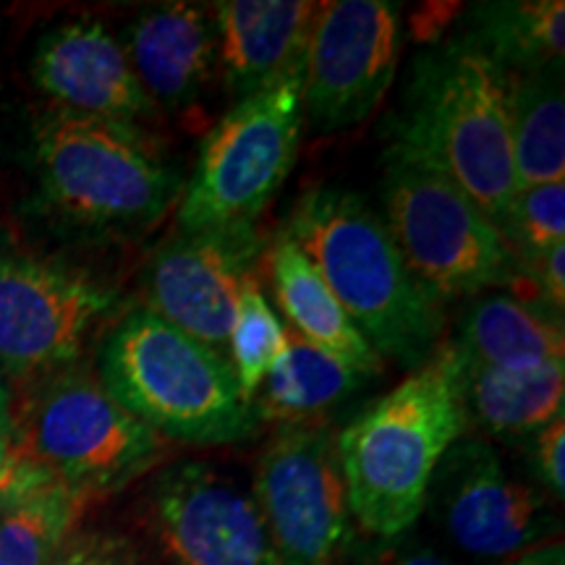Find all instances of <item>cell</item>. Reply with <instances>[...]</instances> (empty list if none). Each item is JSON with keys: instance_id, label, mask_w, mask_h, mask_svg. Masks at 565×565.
<instances>
[{"instance_id": "5bb4252c", "label": "cell", "mask_w": 565, "mask_h": 565, "mask_svg": "<svg viewBox=\"0 0 565 565\" xmlns=\"http://www.w3.org/2000/svg\"><path fill=\"white\" fill-rule=\"evenodd\" d=\"M152 521L173 565H275L252 494L207 463L162 469L150 490Z\"/></svg>"}, {"instance_id": "6da1fadb", "label": "cell", "mask_w": 565, "mask_h": 565, "mask_svg": "<svg viewBox=\"0 0 565 565\" xmlns=\"http://www.w3.org/2000/svg\"><path fill=\"white\" fill-rule=\"evenodd\" d=\"M387 152L454 181L500 228L519 194L511 74L463 32L424 47L387 121Z\"/></svg>"}, {"instance_id": "2e32d148", "label": "cell", "mask_w": 565, "mask_h": 565, "mask_svg": "<svg viewBox=\"0 0 565 565\" xmlns=\"http://www.w3.org/2000/svg\"><path fill=\"white\" fill-rule=\"evenodd\" d=\"M225 87L246 100L286 76H299L317 3L223 0L207 6Z\"/></svg>"}, {"instance_id": "5b68a950", "label": "cell", "mask_w": 565, "mask_h": 565, "mask_svg": "<svg viewBox=\"0 0 565 565\" xmlns=\"http://www.w3.org/2000/svg\"><path fill=\"white\" fill-rule=\"evenodd\" d=\"M32 147L42 202L87 231H150L186 183L137 126L47 108L34 118Z\"/></svg>"}, {"instance_id": "4316f807", "label": "cell", "mask_w": 565, "mask_h": 565, "mask_svg": "<svg viewBox=\"0 0 565 565\" xmlns=\"http://www.w3.org/2000/svg\"><path fill=\"white\" fill-rule=\"evenodd\" d=\"M53 565H147L124 536L110 532H82L63 545Z\"/></svg>"}, {"instance_id": "d6986e66", "label": "cell", "mask_w": 565, "mask_h": 565, "mask_svg": "<svg viewBox=\"0 0 565 565\" xmlns=\"http://www.w3.org/2000/svg\"><path fill=\"white\" fill-rule=\"evenodd\" d=\"M458 393L466 427L521 443L565 414V364L513 374L458 356Z\"/></svg>"}, {"instance_id": "d4e9b609", "label": "cell", "mask_w": 565, "mask_h": 565, "mask_svg": "<svg viewBox=\"0 0 565 565\" xmlns=\"http://www.w3.org/2000/svg\"><path fill=\"white\" fill-rule=\"evenodd\" d=\"M282 349H286V324L275 317L270 301L265 299L252 273L238 294L228 335V362L249 404Z\"/></svg>"}, {"instance_id": "8992f818", "label": "cell", "mask_w": 565, "mask_h": 565, "mask_svg": "<svg viewBox=\"0 0 565 565\" xmlns=\"http://www.w3.org/2000/svg\"><path fill=\"white\" fill-rule=\"evenodd\" d=\"M385 225L422 288L440 303L511 286L519 265L484 210L445 175L385 152Z\"/></svg>"}, {"instance_id": "1f68e13d", "label": "cell", "mask_w": 565, "mask_h": 565, "mask_svg": "<svg viewBox=\"0 0 565 565\" xmlns=\"http://www.w3.org/2000/svg\"><path fill=\"white\" fill-rule=\"evenodd\" d=\"M45 477H51V475H45V471H40V475L30 477V479H26V482H21V484H17V487H11V490H3V492H0V515H3L6 508H9V505L13 503V500H17L19 494L26 490V487H32L34 482H40V479H45Z\"/></svg>"}, {"instance_id": "3957f363", "label": "cell", "mask_w": 565, "mask_h": 565, "mask_svg": "<svg viewBox=\"0 0 565 565\" xmlns=\"http://www.w3.org/2000/svg\"><path fill=\"white\" fill-rule=\"evenodd\" d=\"M466 433L450 341L338 433V458L359 529L377 540L412 532L437 463Z\"/></svg>"}, {"instance_id": "52a82bcc", "label": "cell", "mask_w": 565, "mask_h": 565, "mask_svg": "<svg viewBox=\"0 0 565 565\" xmlns=\"http://www.w3.org/2000/svg\"><path fill=\"white\" fill-rule=\"evenodd\" d=\"M13 414L21 456L84 498L118 492L150 471L162 437L126 412L100 377L63 370L38 380Z\"/></svg>"}, {"instance_id": "ac0fdd59", "label": "cell", "mask_w": 565, "mask_h": 565, "mask_svg": "<svg viewBox=\"0 0 565 565\" xmlns=\"http://www.w3.org/2000/svg\"><path fill=\"white\" fill-rule=\"evenodd\" d=\"M450 345L466 362L513 374L565 364L563 317L511 294L471 299Z\"/></svg>"}, {"instance_id": "7c38bea8", "label": "cell", "mask_w": 565, "mask_h": 565, "mask_svg": "<svg viewBox=\"0 0 565 565\" xmlns=\"http://www.w3.org/2000/svg\"><path fill=\"white\" fill-rule=\"evenodd\" d=\"M429 500L448 540L479 561L526 553L557 526L542 492L515 479L479 437L450 445L429 482Z\"/></svg>"}, {"instance_id": "7a4b0ae2", "label": "cell", "mask_w": 565, "mask_h": 565, "mask_svg": "<svg viewBox=\"0 0 565 565\" xmlns=\"http://www.w3.org/2000/svg\"><path fill=\"white\" fill-rule=\"evenodd\" d=\"M282 236L315 265L383 362L414 372L443 343V303L424 291L383 217L356 192H307L294 204Z\"/></svg>"}, {"instance_id": "4fadbf2b", "label": "cell", "mask_w": 565, "mask_h": 565, "mask_svg": "<svg viewBox=\"0 0 565 565\" xmlns=\"http://www.w3.org/2000/svg\"><path fill=\"white\" fill-rule=\"evenodd\" d=\"M263 252L257 225L175 231L147 259V309L228 356L238 294Z\"/></svg>"}, {"instance_id": "9c48e42d", "label": "cell", "mask_w": 565, "mask_h": 565, "mask_svg": "<svg viewBox=\"0 0 565 565\" xmlns=\"http://www.w3.org/2000/svg\"><path fill=\"white\" fill-rule=\"evenodd\" d=\"M254 505L275 565H335L351 542L338 435L324 424L282 427L254 475Z\"/></svg>"}, {"instance_id": "9a60e30c", "label": "cell", "mask_w": 565, "mask_h": 565, "mask_svg": "<svg viewBox=\"0 0 565 565\" xmlns=\"http://www.w3.org/2000/svg\"><path fill=\"white\" fill-rule=\"evenodd\" d=\"M32 82L53 108L137 126L154 118V105L134 74L121 40L92 19L53 26L32 53Z\"/></svg>"}, {"instance_id": "83f0119b", "label": "cell", "mask_w": 565, "mask_h": 565, "mask_svg": "<svg viewBox=\"0 0 565 565\" xmlns=\"http://www.w3.org/2000/svg\"><path fill=\"white\" fill-rule=\"evenodd\" d=\"M351 565H448V561L427 542L406 532L385 540L370 536V542L356 550Z\"/></svg>"}, {"instance_id": "ffe728a7", "label": "cell", "mask_w": 565, "mask_h": 565, "mask_svg": "<svg viewBox=\"0 0 565 565\" xmlns=\"http://www.w3.org/2000/svg\"><path fill=\"white\" fill-rule=\"evenodd\" d=\"M270 278L278 307L288 317V328L366 377L383 372L385 362L377 351L364 341L315 265L282 233L270 252Z\"/></svg>"}, {"instance_id": "603a6c76", "label": "cell", "mask_w": 565, "mask_h": 565, "mask_svg": "<svg viewBox=\"0 0 565 565\" xmlns=\"http://www.w3.org/2000/svg\"><path fill=\"white\" fill-rule=\"evenodd\" d=\"M511 145L519 192L565 181L563 63L511 76Z\"/></svg>"}, {"instance_id": "cb8c5ba5", "label": "cell", "mask_w": 565, "mask_h": 565, "mask_svg": "<svg viewBox=\"0 0 565 565\" xmlns=\"http://www.w3.org/2000/svg\"><path fill=\"white\" fill-rule=\"evenodd\" d=\"M87 505L89 498L53 477L26 487L0 515V565H53Z\"/></svg>"}, {"instance_id": "277c9868", "label": "cell", "mask_w": 565, "mask_h": 565, "mask_svg": "<svg viewBox=\"0 0 565 565\" xmlns=\"http://www.w3.org/2000/svg\"><path fill=\"white\" fill-rule=\"evenodd\" d=\"M105 391L154 435L189 445L249 440L257 416L228 356L139 307L100 349Z\"/></svg>"}, {"instance_id": "e0dca14e", "label": "cell", "mask_w": 565, "mask_h": 565, "mask_svg": "<svg viewBox=\"0 0 565 565\" xmlns=\"http://www.w3.org/2000/svg\"><path fill=\"white\" fill-rule=\"evenodd\" d=\"M118 40L141 89L168 110L200 100L217 63L215 26L200 3L152 6L137 13Z\"/></svg>"}, {"instance_id": "ba28073f", "label": "cell", "mask_w": 565, "mask_h": 565, "mask_svg": "<svg viewBox=\"0 0 565 565\" xmlns=\"http://www.w3.org/2000/svg\"><path fill=\"white\" fill-rule=\"evenodd\" d=\"M301 74L238 100L204 137L175 231L246 228L280 192L301 141Z\"/></svg>"}, {"instance_id": "44dd1931", "label": "cell", "mask_w": 565, "mask_h": 565, "mask_svg": "<svg viewBox=\"0 0 565 565\" xmlns=\"http://www.w3.org/2000/svg\"><path fill=\"white\" fill-rule=\"evenodd\" d=\"M370 380L286 328V349L267 372L252 408L257 422H278L282 427L312 424L317 416L351 401Z\"/></svg>"}, {"instance_id": "8fae6325", "label": "cell", "mask_w": 565, "mask_h": 565, "mask_svg": "<svg viewBox=\"0 0 565 565\" xmlns=\"http://www.w3.org/2000/svg\"><path fill=\"white\" fill-rule=\"evenodd\" d=\"M404 47V13L387 0L317 3L301 63L303 113L317 131H343L377 110Z\"/></svg>"}, {"instance_id": "30bf717a", "label": "cell", "mask_w": 565, "mask_h": 565, "mask_svg": "<svg viewBox=\"0 0 565 565\" xmlns=\"http://www.w3.org/2000/svg\"><path fill=\"white\" fill-rule=\"evenodd\" d=\"M118 294L89 273L38 257H0V374L38 383L74 366Z\"/></svg>"}, {"instance_id": "7402d4cb", "label": "cell", "mask_w": 565, "mask_h": 565, "mask_svg": "<svg viewBox=\"0 0 565 565\" xmlns=\"http://www.w3.org/2000/svg\"><path fill=\"white\" fill-rule=\"evenodd\" d=\"M466 38L477 42L505 74L521 76L565 55L563 0H500L475 3L466 11Z\"/></svg>"}, {"instance_id": "4dcf8cb0", "label": "cell", "mask_w": 565, "mask_h": 565, "mask_svg": "<svg viewBox=\"0 0 565 565\" xmlns=\"http://www.w3.org/2000/svg\"><path fill=\"white\" fill-rule=\"evenodd\" d=\"M508 565H565V553H563V545L536 547V550H532V553L521 555L519 561H513Z\"/></svg>"}, {"instance_id": "d6a6232c", "label": "cell", "mask_w": 565, "mask_h": 565, "mask_svg": "<svg viewBox=\"0 0 565 565\" xmlns=\"http://www.w3.org/2000/svg\"><path fill=\"white\" fill-rule=\"evenodd\" d=\"M3 387H6V385H3V374H0V391H3Z\"/></svg>"}, {"instance_id": "f1b7e54d", "label": "cell", "mask_w": 565, "mask_h": 565, "mask_svg": "<svg viewBox=\"0 0 565 565\" xmlns=\"http://www.w3.org/2000/svg\"><path fill=\"white\" fill-rule=\"evenodd\" d=\"M526 443H532V466L540 477V482L547 487L550 494H555L557 500H563L565 494V414L557 416L550 424L529 437Z\"/></svg>"}, {"instance_id": "f546056e", "label": "cell", "mask_w": 565, "mask_h": 565, "mask_svg": "<svg viewBox=\"0 0 565 565\" xmlns=\"http://www.w3.org/2000/svg\"><path fill=\"white\" fill-rule=\"evenodd\" d=\"M40 466L21 456L17 443V427H13V412L9 391H0V492L11 490L26 479L40 475Z\"/></svg>"}, {"instance_id": "484cf974", "label": "cell", "mask_w": 565, "mask_h": 565, "mask_svg": "<svg viewBox=\"0 0 565 565\" xmlns=\"http://www.w3.org/2000/svg\"><path fill=\"white\" fill-rule=\"evenodd\" d=\"M500 233L515 263L561 246L565 236V181L521 189L513 196Z\"/></svg>"}]
</instances>
